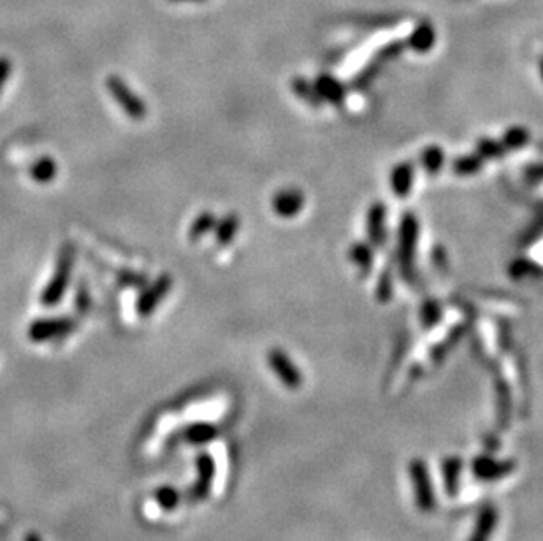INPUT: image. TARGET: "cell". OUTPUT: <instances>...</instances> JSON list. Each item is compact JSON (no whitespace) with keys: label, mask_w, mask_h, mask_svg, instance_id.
Returning a JSON list of instances; mask_svg holds the SVG:
<instances>
[{"label":"cell","mask_w":543,"mask_h":541,"mask_svg":"<svg viewBox=\"0 0 543 541\" xmlns=\"http://www.w3.org/2000/svg\"><path fill=\"white\" fill-rule=\"evenodd\" d=\"M118 279L121 285L125 287H143L144 283H146V276L132 271H121L118 274Z\"/></svg>","instance_id":"18"},{"label":"cell","mask_w":543,"mask_h":541,"mask_svg":"<svg viewBox=\"0 0 543 541\" xmlns=\"http://www.w3.org/2000/svg\"><path fill=\"white\" fill-rule=\"evenodd\" d=\"M78 327V321L69 316H56V319H39L34 320L30 324L29 334L30 341L34 343H46L53 341V339L66 338V336L72 334Z\"/></svg>","instance_id":"3"},{"label":"cell","mask_w":543,"mask_h":541,"mask_svg":"<svg viewBox=\"0 0 543 541\" xmlns=\"http://www.w3.org/2000/svg\"><path fill=\"white\" fill-rule=\"evenodd\" d=\"M25 541H43V540H41V536L36 535V532H29V535L25 536Z\"/></svg>","instance_id":"20"},{"label":"cell","mask_w":543,"mask_h":541,"mask_svg":"<svg viewBox=\"0 0 543 541\" xmlns=\"http://www.w3.org/2000/svg\"><path fill=\"white\" fill-rule=\"evenodd\" d=\"M497 520H499V517H497V510L494 506H484V508L480 510V513H478L473 532L468 541H491L492 532L496 531Z\"/></svg>","instance_id":"9"},{"label":"cell","mask_w":543,"mask_h":541,"mask_svg":"<svg viewBox=\"0 0 543 541\" xmlns=\"http://www.w3.org/2000/svg\"><path fill=\"white\" fill-rule=\"evenodd\" d=\"M512 460H494L491 457H478L473 460V473L484 482H497L514 471Z\"/></svg>","instance_id":"7"},{"label":"cell","mask_w":543,"mask_h":541,"mask_svg":"<svg viewBox=\"0 0 543 541\" xmlns=\"http://www.w3.org/2000/svg\"><path fill=\"white\" fill-rule=\"evenodd\" d=\"M239 227V220L236 215H227L218 225L215 227V234H216V241L218 244H229L233 241V237L236 236Z\"/></svg>","instance_id":"14"},{"label":"cell","mask_w":543,"mask_h":541,"mask_svg":"<svg viewBox=\"0 0 543 541\" xmlns=\"http://www.w3.org/2000/svg\"><path fill=\"white\" fill-rule=\"evenodd\" d=\"M410 478H412L413 494H415V503L419 506L420 512L429 513L435 510L436 506V495L435 487L431 483V476H429L427 466L424 460L415 459L410 463Z\"/></svg>","instance_id":"4"},{"label":"cell","mask_w":543,"mask_h":541,"mask_svg":"<svg viewBox=\"0 0 543 541\" xmlns=\"http://www.w3.org/2000/svg\"><path fill=\"white\" fill-rule=\"evenodd\" d=\"M106 88L111 93V97L115 98L116 104L120 105L121 111L128 116L134 122H143L148 115V108L144 104V101L131 86L127 85L123 78L113 74L106 79Z\"/></svg>","instance_id":"2"},{"label":"cell","mask_w":543,"mask_h":541,"mask_svg":"<svg viewBox=\"0 0 543 541\" xmlns=\"http://www.w3.org/2000/svg\"><path fill=\"white\" fill-rule=\"evenodd\" d=\"M29 174L34 181L46 185L49 181L55 180L56 174H59V164H56L55 158L46 155V157L37 158V160L30 165Z\"/></svg>","instance_id":"11"},{"label":"cell","mask_w":543,"mask_h":541,"mask_svg":"<svg viewBox=\"0 0 543 541\" xmlns=\"http://www.w3.org/2000/svg\"><path fill=\"white\" fill-rule=\"evenodd\" d=\"M11 73H13V62L2 55L0 56V96H2L7 79L11 78Z\"/></svg>","instance_id":"19"},{"label":"cell","mask_w":543,"mask_h":541,"mask_svg":"<svg viewBox=\"0 0 543 541\" xmlns=\"http://www.w3.org/2000/svg\"><path fill=\"white\" fill-rule=\"evenodd\" d=\"M173 289V278L171 274H161L153 283L146 287L141 294H139L138 301H136V313L141 319H148L155 313L162 301L167 297V294Z\"/></svg>","instance_id":"5"},{"label":"cell","mask_w":543,"mask_h":541,"mask_svg":"<svg viewBox=\"0 0 543 541\" xmlns=\"http://www.w3.org/2000/svg\"><path fill=\"white\" fill-rule=\"evenodd\" d=\"M197 466V482L190 487L188 499L190 501H203L208 498L211 490L213 478H215V460L208 453H199L196 459Z\"/></svg>","instance_id":"6"},{"label":"cell","mask_w":543,"mask_h":541,"mask_svg":"<svg viewBox=\"0 0 543 541\" xmlns=\"http://www.w3.org/2000/svg\"><path fill=\"white\" fill-rule=\"evenodd\" d=\"M155 501L161 505L162 510L166 512H173V510L178 508L181 501V494L174 489L173 485H164L161 489L155 490Z\"/></svg>","instance_id":"15"},{"label":"cell","mask_w":543,"mask_h":541,"mask_svg":"<svg viewBox=\"0 0 543 541\" xmlns=\"http://www.w3.org/2000/svg\"><path fill=\"white\" fill-rule=\"evenodd\" d=\"M173 2H181V0H173ZM196 2H197V0H196Z\"/></svg>","instance_id":"21"},{"label":"cell","mask_w":543,"mask_h":541,"mask_svg":"<svg viewBox=\"0 0 543 541\" xmlns=\"http://www.w3.org/2000/svg\"><path fill=\"white\" fill-rule=\"evenodd\" d=\"M74 260H76V248L72 243H66L62 246L59 253V259H56V267L53 272L51 279L48 282V285L44 287L43 294H41V302L43 306H56L66 295L67 289H69V283L72 278V269H74Z\"/></svg>","instance_id":"1"},{"label":"cell","mask_w":543,"mask_h":541,"mask_svg":"<svg viewBox=\"0 0 543 541\" xmlns=\"http://www.w3.org/2000/svg\"><path fill=\"white\" fill-rule=\"evenodd\" d=\"M216 434H218L216 427L213 426V423L206 422L190 423V426L181 431V438L190 443V445H204V443H210L215 440Z\"/></svg>","instance_id":"10"},{"label":"cell","mask_w":543,"mask_h":541,"mask_svg":"<svg viewBox=\"0 0 543 541\" xmlns=\"http://www.w3.org/2000/svg\"><path fill=\"white\" fill-rule=\"evenodd\" d=\"M215 225H216V220L215 217H213L211 211H204V213H201L199 217L192 222V225H190L188 239L199 241L204 234H208L211 229H215Z\"/></svg>","instance_id":"13"},{"label":"cell","mask_w":543,"mask_h":541,"mask_svg":"<svg viewBox=\"0 0 543 541\" xmlns=\"http://www.w3.org/2000/svg\"><path fill=\"white\" fill-rule=\"evenodd\" d=\"M74 304H76V309H78V313H81V315H86V313L90 311V308H92V297H90L88 283H86L85 278L79 279L78 289H76Z\"/></svg>","instance_id":"16"},{"label":"cell","mask_w":543,"mask_h":541,"mask_svg":"<svg viewBox=\"0 0 543 541\" xmlns=\"http://www.w3.org/2000/svg\"><path fill=\"white\" fill-rule=\"evenodd\" d=\"M461 471H462V463L457 459V457H449V459L443 460V466H442L443 483H445V489L450 495L457 494Z\"/></svg>","instance_id":"12"},{"label":"cell","mask_w":543,"mask_h":541,"mask_svg":"<svg viewBox=\"0 0 543 541\" xmlns=\"http://www.w3.org/2000/svg\"><path fill=\"white\" fill-rule=\"evenodd\" d=\"M269 366L275 371L276 376L283 381V385H287L288 388H298L301 385V373L295 369V366L292 364L290 359L280 350H273L269 354Z\"/></svg>","instance_id":"8"},{"label":"cell","mask_w":543,"mask_h":541,"mask_svg":"<svg viewBox=\"0 0 543 541\" xmlns=\"http://www.w3.org/2000/svg\"><path fill=\"white\" fill-rule=\"evenodd\" d=\"M299 204H301L299 197L292 195V192H285V194L276 195L275 210L278 211L280 215H292L295 210H298Z\"/></svg>","instance_id":"17"}]
</instances>
